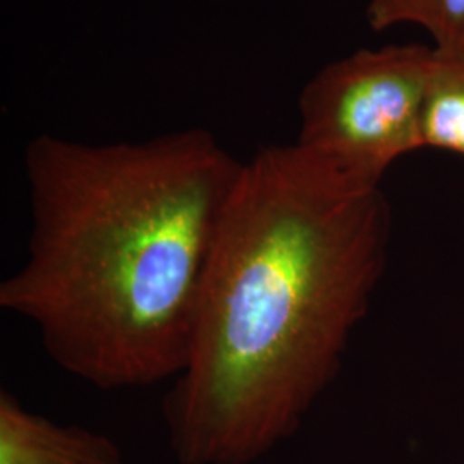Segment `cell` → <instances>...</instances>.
<instances>
[{"instance_id":"1","label":"cell","mask_w":464,"mask_h":464,"mask_svg":"<svg viewBox=\"0 0 464 464\" xmlns=\"http://www.w3.org/2000/svg\"><path fill=\"white\" fill-rule=\"evenodd\" d=\"M391 229L382 188L298 143L241 164L162 406L179 463L253 464L298 430L365 318Z\"/></svg>"},{"instance_id":"2","label":"cell","mask_w":464,"mask_h":464,"mask_svg":"<svg viewBox=\"0 0 464 464\" xmlns=\"http://www.w3.org/2000/svg\"><path fill=\"white\" fill-rule=\"evenodd\" d=\"M241 164L201 128L103 145L36 136L26 260L0 308L97 389L176 379Z\"/></svg>"},{"instance_id":"3","label":"cell","mask_w":464,"mask_h":464,"mask_svg":"<svg viewBox=\"0 0 464 464\" xmlns=\"http://www.w3.org/2000/svg\"><path fill=\"white\" fill-rule=\"evenodd\" d=\"M433 47L362 49L322 67L299 95L298 143L354 183L381 188L387 169L423 149Z\"/></svg>"},{"instance_id":"4","label":"cell","mask_w":464,"mask_h":464,"mask_svg":"<svg viewBox=\"0 0 464 464\" xmlns=\"http://www.w3.org/2000/svg\"><path fill=\"white\" fill-rule=\"evenodd\" d=\"M0 464H128L116 442L82 425L57 423L0 392Z\"/></svg>"},{"instance_id":"5","label":"cell","mask_w":464,"mask_h":464,"mask_svg":"<svg viewBox=\"0 0 464 464\" xmlns=\"http://www.w3.org/2000/svg\"><path fill=\"white\" fill-rule=\"evenodd\" d=\"M421 141L423 149L444 150L464 160V47H433Z\"/></svg>"},{"instance_id":"6","label":"cell","mask_w":464,"mask_h":464,"mask_svg":"<svg viewBox=\"0 0 464 464\" xmlns=\"http://www.w3.org/2000/svg\"><path fill=\"white\" fill-rule=\"evenodd\" d=\"M366 17L375 32L416 24L430 34L437 49L464 47V0H370Z\"/></svg>"}]
</instances>
